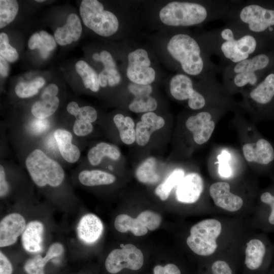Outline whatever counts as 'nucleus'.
<instances>
[{
    "label": "nucleus",
    "instance_id": "obj_1",
    "mask_svg": "<svg viewBox=\"0 0 274 274\" xmlns=\"http://www.w3.org/2000/svg\"><path fill=\"white\" fill-rule=\"evenodd\" d=\"M157 49L168 67L194 78L216 75L219 72L197 33L188 29H166Z\"/></svg>",
    "mask_w": 274,
    "mask_h": 274
},
{
    "label": "nucleus",
    "instance_id": "obj_2",
    "mask_svg": "<svg viewBox=\"0 0 274 274\" xmlns=\"http://www.w3.org/2000/svg\"><path fill=\"white\" fill-rule=\"evenodd\" d=\"M211 55L220 59L219 72L273 47L274 43L256 35L242 25L227 21L223 26L197 33Z\"/></svg>",
    "mask_w": 274,
    "mask_h": 274
},
{
    "label": "nucleus",
    "instance_id": "obj_3",
    "mask_svg": "<svg viewBox=\"0 0 274 274\" xmlns=\"http://www.w3.org/2000/svg\"><path fill=\"white\" fill-rule=\"evenodd\" d=\"M169 94L175 100L185 104L192 111L211 108L232 109L235 106L231 94L216 75L194 78L176 73L168 81Z\"/></svg>",
    "mask_w": 274,
    "mask_h": 274
},
{
    "label": "nucleus",
    "instance_id": "obj_4",
    "mask_svg": "<svg viewBox=\"0 0 274 274\" xmlns=\"http://www.w3.org/2000/svg\"><path fill=\"white\" fill-rule=\"evenodd\" d=\"M234 1H171L156 11L157 22L166 29L200 26L226 18Z\"/></svg>",
    "mask_w": 274,
    "mask_h": 274
},
{
    "label": "nucleus",
    "instance_id": "obj_5",
    "mask_svg": "<svg viewBox=\"0 0 274 274\" xmlns=\"http://www.w3.org/2000/svg\"><path fill=\"white\" fill-rule=\"evenodd\" d=\"M274 71V47L222 71L223 84L231 94L243 93L259 83Z\"/></svg>",
    "mask_w": 274,
    "mask_h": 274
},
{
    "label": "nucleus",
    "instance_id": "obj_6",
    "mask_svg": "<svg viewBox=\"0 0 274 274\" xmlns=\"http://www.w3.org/2000/svg\"><path fill=\"white\" fill-rule=\"evenodd\" d=\"M225 19L274 43V1H234Z\"/></svg>",
    "mask_w": 274,
    "mask_h": 274
},
{
    "label": "nucleus",
    "instance_id": "obj_7",
    "mask_svg": "<svg viewBox=\"0 0 274 274\" xmlns=\"http://www.w3.org/2000/svg\"><path fill=\"white\" fill-rule=\"evenodd\" d=\"M124 74L127 82L154 85L159 79L157 59L149 48L141 45L124 47Z\"/></svg>",
    "mask_w": 274,
    "mask_h": 274
},
{
    "label": "nucleus",
    "instance_id": "obj_8",
    "mask_svg": "<svg viewBox=\"0 0 274 274\" xmlns=\"http://www.w3.org/2000/svg\"><path fill=\"white\" fill-rule=\"evenodd\" d=\"M24 165L31 180L40 188L58 187L64 180L65 172L60 163L40 148L28 152Z\"/></svg>",
    "mask_w": 274,
    "mask_h": 274
},
{
    "label": "nucleus",
    "instance_id": "obj_9",
    "mask_svg": "<svg viewBox=\"0 0 274 274\" xmlns=\"http://www.w3.org/2000/svg\"><path fill=\"white\" fill-rule=\"evenodd\" d=\"M80 14L84 25L97 35L110 37L121 28V20L116 14L105 9L97 0H83L80 6Z\"/></svg>",
    "mask_w": 274,
    "mask_h": 274
},
{
    "label": "nucleus",
    "instance_id": "obj_10",
    "mask_svg": "<svg viewBox=\"0 0 274 274\" xmlns=\"http://www.w3.org/2000/svg\"><path fill=\"white\" fill-rule=\"evenodd\" d=\"M242 94L243 107L259 118H274V71Z\"/></svg>",
    "mask_w": 274,
    "mask_h": 274
},
{
    "label": "nucleus",
    "instance_id": "obj_11",
    "mask_svg": "<svg viewBox=\"0 0 274 274\" xmlns=\"http://www.w3.org/2000/svg\"><path fill=\"white\" fill-rule=\"evenodd\" d=\"M221 223L213 219L202 220L190 229L186 243L190 249L200 256L213 254L217 248L216 239L221 233Z\"/></svg>",
    "mask_w": 274,
    "mask_h": 274
},
{
    "label": "nucleus",
    "instance_id": "obj_12",
    "mask_svg": "<svg viewBox=\"0 0 274 274\" xmlns=\"http://www.w3.org/2000/svg\"><path fill=\"white\" fill-rule=\"evenodd\" d=\"M144 264L142 252L131 244L124 245L122 249L112 251L107 257L105 267L110 274H118L123 270L138 271Z\"/></svg>",
    "mask_w": 274,
    "mask_h": 274
},
{
    "label": "nucleus",
    "instance_id": "obj_13",
    "mask_svg": "<svg viewBox=\"0 0 274 274\" xmlns=\"http://www.w3.org/2000/svg\"><path fill=\"white\" fill-rule=\"evenodd\" d=\"M225 110L211 108L194 111L187 117L185 122V127L191 133L196 144L203 145L209 140L215 127L214 118L225 112Z\"/></svg>",
    "mask_w": 274,
    "mask_h": 274
},
{
    "label": "nucleus",
    "instance_id": "obj_14",
    "mask_svg": "<svg viewBox=\"0 0 274 274\" xmlns=\"http://www.w3.org/2000/svg\"><path fill=\"white\" fill-rule=\"evenodd\" d=\"M166 124L164 117L156 112L141 114L135 124V143L141 147L146 146L152 135L161 129Z\"/></svg>",
    "mask_w": 274,
    "mask_h": 274
},
{
    "label": "nucleus",
    "instance_id": "obj_15",
    "mask_svg": "<svg viewBox=\"0 0 274 274\" xmlns=\"http://www.w3.org/2000/svg\"><path fill=\"white\" fill-rule=\"evenodd\" d=\"M245 159L260 166H271L274 162V148L271 144L263 138L255 142L246 143L242 147Z\"/></svg>",
    "mask_w": 274,
    "mask_h": 274
},
{
    "label": "nucleus",
    "instance_id": "obj_16",
    "mask_svg": "<svg viewBox=\"0 0 274 274\" xmlns=\"http://www.w3.org/2000/svg\"><path fill=\"white\" fill-rule=\"evenodd\" d=\"M26 226L25 218L18 213H12L5 216L0 222V247L14 244Z\"/></svg>",
    "mask_w": 274,
    "mask_h": 274
},
{
    "label": "nucleus",
    "instance_id": "obj_17",
    "mask_svg": "<svg viewBox=\"0 0 274 274\" xmlns=\"http://www.w3.org/2000/svg\"><path fill=\"white\" fill-rule=\"evenodd\" d=\"M203 182L200 175L190 173L185 176L177 186V200L184 203H193L199 199L203 191Z\"/></svg>",
    "mask_w": 274,
    "mask_h": 274
},
{
    "label": "nucleus",
    "instance_id": "obj_18",
    "mask_svg": "<svg viewBox=\"0 0 274 274\" xmlns=\"http://www.w3.org/2000/svg\"><path fill=\"white\" fill-rule=\"evenodd\" d=\"M230 185L225 182H218L210 187V194L215 204L230 212L239 210L243 204L242 198L230 191Z\"/></svg>",
    "mask_w": 274,
    "mask_h": 274
},
{
    "label": "nucleus",
    "instance_id": "obj_19",
    "mask_svg": "<svg viewBox=\"0 0 274 274\" xmlns=\"http://www.w3.org/2000/svg\"><path fill=\"white\" fill-rule=\"evenodd\" d=\"M59 156L68 163H75L81 157V151L74 142V135L68 129L58 127L53 131Z\"/></svg>",
    "mask_w": 274,
    "mask_h": 274
},
{
    "label": "nucleus",
    "instance_id": "obj_20",
    "mask_svg": "<svg viewBox=\"0 0 274 274\" xmlns=\"http://www.w3.org/2000/svg\"><path fill=\"white\" fill-rule=\"evenodd\" d=\"M103 230L101 221L93 214L84 215L80 219L77 228L79 238L86 244L95 243L100 238Z\"/></svg>",
    "mask_w": 274,
    "mask_h": 274
},
{
    "label": "nucleus",
    "instance_id": "obj_21",
    "mask_svg": "<svg viewBox=\"0 0 274 274\" xmlns=\"http://www.w3.org/2000/svg\"><path fill=\"white\" fill-rule=\"evenodd\" d=\"M98 53L99 58L97 62H101L103 65V69L98 74V76L106 80L110 87L120 85L123 82L126 83L124 73L118 68L112 54L106 50Z\"/></svg>",
    "mask_w": 274,
    "mask_h": 274
},
{
    "label": "nucleus",
    "instance_id": "obj_22",
    "mask_svg": "<svg viewBox=\"0 0 274 274\" xmlns=\"http://www.w3.org/2000/svg\"><path fill=\"white\" fill-rule=\"evenodd\" d=\"M82 32V26L79 16L72 13L68 16L66 23L56 29L54 36L56 43L61 46H65L78 41Z\"/></svg>",
    "mask_w": 274,
    "mask_h": 274
},
{
    "label": "nucleus",
    "instance_id": "obj_23",
    "mask_svg": "<svg viewBox=\"0 0 274 274\" xmlns=\"http://www.w3.org/2000/svg\"><path fill=\"white\" fill-rule=\"evenodd\" d=\"M44 226L42 222L32 220L29 222L21 235L23 248L30 253L40 252L42 250Z\"/></svg>",
    "mask_w": 274,
    "mask_h": 274
},
{
    "label": "nucleus",
    "instance_id": "obj_24",
    "mask_svg": "<svg viewBox=\"0 0 274 274\" xmlns=\"http://www.w3.org/2000/svg\"><path fill=\"white\" fill-rule=\"evenodd\" d=\"M121 157V152L115 145L100 142L91 147L87 154L89 163L93 166L101 164L105 158H109L113 161L119 160Z\"/></svg>",
    "mask_w": 274,
    "mask_h": 274
},
{
    "label": "nucleus",
    "instance_id": "obj_25",
    "mask_svg": "<svg viewBox=\"0 0 274 274\" xmlns=\"http://www.w3.org/2000/svg\"><path fill=\"white\" fill-rule=\"evenodd\" d=\"M64 247L60 243L52 244L44 257L37 255L29 259L24 265V269L28 274H45L44 267L51 259L60 256L64 252Z\"/></svg>",
    "mask_w": 274,
    "mask_h": 274
},
{
    "label": "nucleus",
    "instance_id": "obj_26",
    "mask_svg": "<svg viewBox=\"0 0 274 274\" xmlns=\"http://www.w3.org/2000/svg\"><path fill=\"white\" fill-rule=\"evenodd\" d=\"M113 121L117 128L121 141L125 145L135 143V123L130 116L122 113H116Z\"/></svg>",
    "mask_w": 274,
    "mask_h": 274
},
{
    "label": "nucleus",
    "instance_id": "obj_27",
    "mask_svg": "<svg viewBox=\"0 0 274 274\" xmlns=\"http://www.w3.org/2000/svg\"><path fill=\"white\" fill-rule=\"evenodd\" d=\"M79 182L85 186L108 185L114 183L116 179L115 175L99 169H84L78 175Z\"/></svg>",
    "mask_w": 274,
    "mask_h": 274
},
{
    "label": "nucleus",
    "instance_id": "obj_28",
    "mask_svg": "<svg viewBox=\"0 0 274 274\" xmlns=\"http://www.w3.org/2000/svg\"><path fill=\"white\" fill-rule=\"evenodd\" d=\"M59 104L60 100L57 96L41 93L40 99L32 105L30 112L35 119H47L56 112Z\"/></svg>",
    "mask_w": 274,
    "mask_h": 274
},
{
    "label": "nucleus",
    "instance_id": "obj_29",
    "mask_svg": "<svg viewBox=\"0 0 274 274\" xmlns=\"http://www.w3.org/2000/svg\"><path fill=\"white\" fill-rule=\"evenodd\" d=\"M158 162L153 156L146 158L137 166L135 176L137 180L143 184L154 185L160 180V175L157 171Z\"/></svg>",
    "mask_w": 274,
    "mask_h": 274
},
{
    "label": "nucleus",
    "instance_id": "obj_30",
    "mask_svg": "<svg viewBox=\"0 0 274 274\" xmlns=\"http://www.w3.org/2000/svg\"><path fill=\"white\" fill-rule=\"evenodd\" d=\"M265 253V247L263 243L258 239L250 240L247 244L245 250V263L250 270L259 268L262 264Z\"/></svg>",
    "mask_w": 274,
    "mask_h": 274
},
{
    "label": "nucleus",
    "instance_id": "obj_31",
    "mask_svg": "<svg viewBox=\"0 0 274 274\" xmlns=\"http://www.w3.org/2000/svg\"><path fill=\"white\" fill-rule=\"evenodd\" d=\"M75 69L81 77L85 88L93 92H98L100 89L98 74L88 63L84 60H79L75 64Z\"/></svg>",
    "mask_w": 274,
    "mask_h": 274
},
{
    "label": "nucleus",
    "instance_id": "obj_32",
    "mask_svg": "<svg viewBox=\"0 0 274 274\" xmlns=\"http://www.w3.org/2000/svg\"><path fill=\"white\" fill-rule=\"evenodd\" d=\"M115 229L124 233L128 231L135 236H143L148 232V229L137 218H133L127 214L118 215L114 221Z\"/></svg>",
    "mask_w": 274,
    "mask_h": 274
},
{
    "label": "nucleus",
    "instance_id": "obj_33",
    "mask_svg": "<svg viewBox=\"0 0 274 274\" xmlns=\"http://www.w3.org/2000/svg\"><path fill=\"white\" fill-rule=\"evenodd\" d=\"M127 107V109L132 113L142 114L156 112L159 107V101L154 94L131 96Z\"/></svg>",
    "mask_w": 274,
    "mask_h": 274
},
{
    "label": "nucleus",
    "instance_id": "obj_34",
    "mask_svg": "<svg viewBox=\"0 0 274 274\" xmlns=\"http://www.w3.org/2000/svg\"><path fill=\"white\" fill-rule=\"evenodd\" d=\"M184 176L185 172L182 168L174 169L163 182L157 186L154 190L155 194L161 200H166L173 188L178 186Z\"/></svg>",
    "mask_w": 274,
    "mask_h": 274
},
{
    "label": "nucleus",
    "instance_id": "obj_35",
    "mask_svg": "<svg viewBox=\"0 0 274 274\" xmlns=\"http://www.w3.org/2000/svg\"><path fill=\"white\" fill-rule=\"evenodd\" d=\"M45 83L42 77H37L29 82H19L15 87V92L20 98H29L37 94Z\"/></svg>",
    "mask_w": 274,
    "mask_h": 274
},
{
    "label": "nucleus",
    "instance_id": "obj_36",
    "mask_svg": "<svg viewBox=\"0 0 274 274\" xmlns=\"http://www.w3.org/2000/svg\"><path fill=\"white\" fill-rule=\"evenodd\" d=\"M19 9L15 0L0 1V28H2L12 22L16 16Z\"/></svg>",
    "mask_w": 274,
    "mask_h": 274
},
{
    "label": "nucleus",
    "instance_id": "obj_37",
    "mask_svg": "<svg viewBox=\"0 0 274 274\" xmlns=\"http://www.w3.org/2000/svg\"><path fill=\"white\" fill-rule=\"evenodd\" d=\"M0 54L10 62L16 61L19 57L16 49L9 43L8 36L4 32L0 34Z\"/></svg>",
    "mask_w": 274,
    "mask_h": 274
},
{
    "label": "nucleus",
    "instance_id": "obj_38",
    "mask_svg": "<svg viewBox=\"0 0 274 274\" xmlns=\"http://www.w3.org/2000/svg\"><path fill=\"white\" fill-rule=\"evenodd\" d=\"M136 218L148 229L152 231L159 227L162 220L159 214L149 210L141 212Z\"/></svg>",
    "mask_w": 274,
    "mask_h": 274
},
{
    "label": "nucleus",
    "instance_id": "obj_39",
    "mask_svg": "<svg viewBox=\"0 0 274 274\" xmlns=\"http://www.w3.org/2000/svg\"><path fill=\"white\" fill-rule=\"evenodd\" d=\"M124 88L131 96L150 95L155 93L154 85H140L127 81Z\"/></svg>",
    "mask_w": 274,
    "mask_h": 274
},
{
    "label": "nucleus",
    "instance_id": "obj_40",
    "mask_svg": "<svg viewBox=\"0 0 274 274\" xmlns=\"http://www.w3.org/2000/svg\"><path fill=\"white\" fill-rule=\"evenodd\" d=\"M39 35L41 38V44L39 49L42 56L46 58L49 52L56 48V42L52 36L44 30L40 31Z\"/></svg>",
    "mask_w": 274,
    "mask_h": 274
},
{
    "label": "nucleus",
    "instance_id": "obj_41",
    "mask_svg": "<svg viewBox=\"0 0 274 274\" xmlns=\"http://www.w3.org/2000/svg\"><path fill=\"white\" fill-rule=\"evenodd\" d=\"M94 129L93 123L76 119L72 126L74 134L78 137L87 136L93 132Z\"/></svg>",
    "mask_w": 274,
    "mask_h": 274
},
{
    "label": "nucleus",
    "instance_id": "obj_42",
    "mask_svg": "<svg viewBox=\"0 0 274 274\" xmlns=\"http://www.w3.org/2000/svg\"><path fill=\"white\" fill-rule=\"evenodd\" d=\"M230 154L223 151L218 157V172L219 175L224 178H228L231 175V168L229 165Z\"/></svg>",
    "mask_w": 274,
    "mask_h": 274
},
{
    "label": "nucleus",
    "instance_id": "obj_43",
    "mask_svg": "<svg viewBox=\"0 0 274 274\" xmlns=\"http://www.w3.org/2000/svg\"><path fill=\"white\" fill-rule=\"evenodd\" d=\"M76 119L81 120L90 122L95 123L98 119V113L96 110L90 106H84L80 107Z\"/></svg>",
    "mask_w": 274,
    "mask_h": 274
},
{
    "label": "nucleus",
    "instance_id": "obj_44",
    "mask_svg": "<svg viewBox=\"0 0 274 274\" xmlns=\"http://www.w3.org/2000/svg\"><path fill=\"white\" fill-rule=\"evenodd\" d=\"M35 121L27 124V130L32 135H39L47 132L51 126L47 119L40 120L35 118Z\"/></svg>",
    "mask_w": 274,
    "mask_h": 274
},
{
    "label": "nucleus",
    "instance_id": "obj_45",
    "mask_svg": "<svg viewBox=\"0 0 274 274\" xmlns=\"http://www.w3.org/2000/svg\"><path fill=\"white\" fill-rule=\"evenodd\" d=\"M153 274H182L180 268L175 264L167 263L154 265L152 268Z\"/></svg>",
    "mask_w": 274,
    "mask_h": 274
},
{
    "label": "nucleus",
    "instance_id": "obj_46",
    "mask_svg": "<svg viewBox=\"0 0 274 274\" xmlns=\"http://www.w3.org/2000/svg\"><path fill=\"white\" fill-rule=\"evenodd\" d=\"M6 169L3 164L0 165V196L5 198L10 191V185L7 180Z\"/></svg>",
    "mask_w": 274,
    "mask_h": 274
},
{
    "label": "nucleus",
    "instance_id": "obj_47",
    "mask_svg": "<svg viewBox=\"0 0 274 274\" xmlns=\"http://www.w3.org/2000/svg\"><path fill=\"white\" fill-rule=\"evenodd\" d=\"M211 269L213 274H232V271L229 264L223 260H217L213 263Z\"/></svg>",
    "mask_w": 274,
    "mask_h": 274
},
{
    "label": "nucleus",
    "instance_id": "obj_48",
    "mask_svg": "<svg viewBox=\"0 0 274 274\" xmlns=\"http://www.w3.org/2000/svg\"><path fill=\"white\" fill-rule=\"evenodd\" d=\"M260 200L271 207V211L268 221L270 224L274 225V195L269 192H264L261 195Z\"/></svg>",
    "mask_w": 274,
    "mask_h": 274
},
{
    "label": "nucleus",
    "instance_id": "obj_49",
    "mask_svg": "<svg viewBox=\"0 0 274 274\" xmlns=\"http://www.w3.org/2000/svg\"><path fill=\"white\" fill-rule=\"evenodd\" d=\"M12 272L13 267L10 261L2 251H1L0 274H12Z\"/></svg>",
    "mask_w": 274,
    "mask_h": 274
},
{
    "label": "nucleus",
    "instance_id": "obj_50",
    "mask_svg": "<svg viewBox=\"0 0 274 274\" xmlns=\"http://www.w3.org/2000/svg\"><path fill=\"white\" fill-rule=\"evenodd\" d=\"M41 44V38L39 33H35L30 37L28 41V46L31 50L39 49Z\"/></svg>",
    "mask_w": 274,
    "mask_h": 274
},
{
    "label": "nucleus",
    "instance_id": "obj_51",
    "mask_svg": "<svg viewBox=\"0 0 274 274\" xmlns=\"http://www.w3.org/2000/svg\"><path fill=\"white\" fill-rule=\"evenodd\" d=\"M80 109L78 104L74 101L70 102L66 106V109L67 112L71 115L76 117Z\"/></svg>",
    "mask_w": 274,
    "mask_h": 274
},
{
    "label": "nucleus",
    "instance_id": "obj_52",
    "mask_svg": "<svg viewBox=\"0 0 274 274\" xmlns=\"http://www.w3.org/2000/svg\"><path fill=\"white\" fill-rule=\"evenodd\" d=\"M9 72V65L6 60L0 56V74L2 77L8 76Z\"/></svg>",
    "mask_w": 274,
    "mask_h": 274
},
{
    "label": "nucleus",
    "instance_id": "obj_53",
    "mask_svg": "<svg viewBox=\"0 0 274 274\" xmlns=\"http://www.w3.org/2000/svg\"><path fill=\"white\" fill-rule=\"evenodd\" d=\"M36 1L37 2H40V3L44 2V0H37V1Z\"/></svg>",
    "mask_w": 274,
    "mask_h": 274
}]
</instances>
